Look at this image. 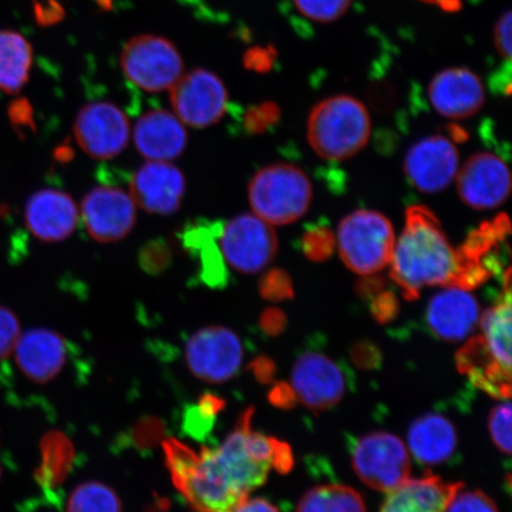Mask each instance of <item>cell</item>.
<instances>
[{"mask_svg":"<svg viewBox=\"0 0 512 512\" xmlns=\"http://www.w3.org/2000/svg\"><path fill=\"white\" fill-rule=\"evenodd\" d=\"M460 373L469 379L473 386L499 399H510L511 370L499 364L480 335L467 342L456 355Z\"/></svg>","mask_w":512,"mask_h":512,"instance_id":"cb8c5ba5","label":"cell"},{"mask_svg":"<svg viewBox=\"0 0 512 512\" xmlns=\"http://www.w3.org/2000/svg\"><path fill=\"white\" fill-rule=\"evenodd\" d=\"M334 236L328 230H313L304 239V249L307 255L313 260L328 258L334 248Z\"/></svg>","mask_w":512,"mask_h":512,"instance_id":"8d00e7d4","label":"cell"},{"mask_svg":"<svg viewBox=\"0 0 512 512\" xmlns=\"http://www.w3.org/2000/svg\"><path fill=\"white\" fill-rule=\"evenodd\" d=\"M297 512H367L358 492L345 485H320L300 499Z\"/></svg>","mask_w":512,"mask_h":512,"instance_id":"83f0119b","label":"cell"},{"mask_svg":"<svg viewBox=\"0 0 512 512\" xmlns=\"http://www.w3.org/2000/svg\"><path fill=\"white\" fill-rule=\"evenodd\" d=\"M371 310H373V315L379 322H388L398 313V302H396L393 294L382 293L375 299L373 309Z\"/></svg>","mask_w":512,"mask_h":512,"instance_id":"f35d334b","label":"cell"},{"mask_svg":"<svg viewBox=\"0 0 512 512\" xmlns=\"http://www.w3.org/2000/svg\"><path fill=\"white\" fill-rule=\"evenodd\" d=\"M187 181L183 172L170 162H152L134 172L130 195L136 206L147 213L169 216L182 206Z\"/></svg>","mask_w":512,"mask_h":512,"instance_id":"e0dca14e","label":"cell"},{"mask_svg":"<svg viewBox=\"0 0 512 512\" xmlns=\"http://www.w3.org/2000/svg\"><path fill=\"white\" fill-rule=\"evenodd\" d=\"M10 117L12 121H14V124L19 126H34V118H32L31 107L29 102L25 100H18L16 104L11 107Z\"/></svg>","mask_w":512,"mask_h":512,"instance_id":"60d3db41","label":"cell"},{"mask_svg":"<svg viewBox=\"0 0 512 512\" xmlns=\"http://www.w3.org/2000/svg\"><path fill=\"white\" fill-rule=\"evenodd\" d=\"M371 119L367 107L354 96L335 95L313 107L307 120V139L319 157L345 160L369 142Z\"/></svg>","mask_w":512,"mask_h":512,"instance_id":"3957f363","label":"cell"},{"mask_svg":"<svg viewBox=\"0 0 512 512\" xmlns=\"http://www.w3.org/2000/svg\"><path fill=\"white\" fill-rule=\"evenodd\" d=\"M261 325L266 332L275 334V332H279L284 329L285 316L283 315V312L279 310H268L261 318Z\"/></svg>","mask_w":512,"mask_h":512,"instance_id":"b9f144b4","label":"cell"},{"mask_svg":"<svg viewBox=\"0 0 512 512\" xmlns=\"http://www.w3.org/2000/svg\"><path fill=\"white\" fill-rule=\"evenodd\" d=\"M185 362L198 380L222 383L239 373L243 347L234 331L210 325L192 334L185 344Z\"/></svg>","mask_w":512,"mask_h":512,"instance_id":"9c48e42d","label":"cell"},{"mask_svg":"<svg viewBox=\"0 0 512 512\" xmlns=\"http://www.w3.org/2000/svg\"><path fill=\"white\" fill-rule=\"evenodd\" d=\"M278 117L279 111L274 104H262L249 108L245 114L246 130L255 134L265 132Z\"/></svg>","mask_w":512,"mask_h":512,"instance_id":"d590c367","label":"cell"},{"mask_svg":"<svg viewBox=\"0 0 512 512\" xmlns=\"http://www.w3.org/2000/svg\"><path fill=\"white\" fill-rule=\"evenodd\" d=\"M352 0H293L305 18L317 23H332L347 14Z\"/></svg>","mask_w":512,"mask_h":512,"instance_id":"f546056e","label":"cell"},{"mask_svg":"<svg viewBox=\"0 0 512 512\" xmlns=\"http://www.w3.org/2000/svg\"><path fill=\"white\" fill-rule=\"evenodd\" d=\"M253 409L220 446L200 452L171 439L165 441L166 465L185 501L197 512H232L266 482L272 469H292L291 448L252 430Z\"/></svg>","mask_w":512,"mask_h":512,"instance_id":"6da1fadb","label":"cell"},{"mask_svg":"<svg viewBox=\"0 0 512 512\" xmlns=\"http://www.w3.org/2000/svg\"><path fill=\"white\" fill-rule=\"evenodd\" d=\"M31 66L30 43L16 31L0 30V92H21L29 81Z\"/></svg>","mask_w":512,"mask_h":512,"instance_id":"484cf974","label":"cell"},{"mask_svg":"<svg viewBox=\"0 0 512 512\" xmlns=\"http://www.w3.org/2000/svg\"><path fill=\"white\" fill-rule=\"evenodd\" d=\"M393 224L375 210H356L339 224L336 245L344 265L358 275H374L390 264Z\"/></svg>","mask_w":512,"mask_h":512,"instance_id":"5b68a950","label":"cell"},{"mask_svg":"<svg viewBox=\"0 0 512 512\" xmlns=\"http://www.w3.org/2000/svg\"><path fill=\"white\" fill-rule=\"evenodd\" d=\"M259 291L268 300H283L293 293L290 278L281 270L267 272L260 280Z\"/></svg>","mask_w":512,"mask_h":512,"instance_id":"e575fe53","label":"cell"},{"mask_svg":"<svg viewBox=\"0 0 512 512\" xmlns=\"http://www.w3.org/2000/svg\"><path fill=\"white\" fill-rule=\"evenodd\" d=\"M80 220V211L67 192L43 189L31 195L25 206V223L36 239L60 242L70 238Z\"/></svg>","mask_w":512,"mask_h":512,"instance_id":"d6986e66","label":"cell"},{"mask_svg":"<svg viewBox=\"0 0 512 512\" xmlns=\"http://www.w3.org/2000/svg\"><path fill=\"white\" fill-rule=\"evenodd\" d=\"M392 279L408 300L427 286H459L460 260L437 216L424 206L407 209L405 227L395 242Z\"/></svg>","mask_w":512,"mask_h":512,"instance_id":"7a4b0ae2","label":"cell"},{"mask_svg":"<svg viewBox=\"0 0 512 512\" xmlns=\"http://www.w3.org/2000/svg\"><path fill=\"white\" fill-rule=\"evenodd\" d=\"M223 223L200 220L188 223L181 233L183 247L198 261V277L209 287L228 283V266L219 245Z\"/></svg>","mask_w":512,"mask_h":512,"instance_id":"7402d4cb","label":"cell"},{"mask_svg":"<svg viewBox=\"0 0 512 512\" xmlns=\"http://www.w3.org/2000/svg\"><path fill=\"white\" fill-rule=\"evenodd\" d=\"M457 432L452 422L439 414L416 419L408 431V445L414 458L424 465H440L453 456Z\"/></svg>","mask_w":512,"mask_h":512,"instance_id":"d4e9b609","label":"cell"},{"mask_svg":"<svg viewBox=\"0 0 512 512\" xmlns=\"http://www.w3.org/2000/svg\"><path fill=\"white\" fill-rule=\"evenodd\" d=\"M351 462L364 484L387 494L405 483L411 472L405 444L388 432L364 435L352 447Z\"/></svg>","mask_w":512,"mask_h":512,"instance_id":"52a82bcc","label":"cell"},{"mask_svg":"<svg viewBox=\"0 0 512 512\" xmlns=\"http://www.w3.org/2000/svg\"><path fill=\"white\" fill-rule=\"evenodd\" d=\"M292 393L312 411H326L343 399L347 380L341 366L330 357L307 351L294 363Z\"/></svg>","mask_w":512,"mask_h":512,"instance_id":"4fadbf2b","label":"cell"},{"mask_svg":"<svg viewBox=\"0 0 512 512\" xmlns=\"http://www.w3.org/2000/svg\"><path fill=\"white\" fill-rule=\"evenodd\" d=\"M170 91L177 118L190 127L213 126L227 111V88L210 70L198 68L183 74Z\"/></svg>","mask_w":512,"mask_h":512,"instance_id":"30bf717a","label":"cell"},{"mask_svg":"<svg viewBox=\"0 0 512 512\" xmlns=\"http://www.w3.org/2000/svg\"><path fill=\"white\" fill-rule=\"evenodd\" d=\"M21 335V326L15 313L0 306V362L14 352Z\"/></svg>","mask_w":512,"mask_h":512,"instance_id":"836d02e7","label":"cell"},{"mask_svg":"<svg viewBox=\"0 0 512 512\" xmlns=\"http://www.w3.org/2000/svg\"><path fill=\"white\" fill-rule=\"evenodd\" d=\"M489 430L495 445L505 454L511 453V405H498L490 414Z\"/></svg>","mask_w":512,"mask_h":512,"instance_id":"1f68e13d","label":"cell"},{"mask_svg":"<svg viewBox=\"0 0 512 512\" xmlns=\"http://www.w3.org/2000/svg\"><path fill=\"white\" fill-rule=\"evenodd\" d=\"M422 3L438 6L446 12H454L462 9L463 0H420Z\"/></svg>","mask_w":512,"mask_h":512,"instance_id":"f6af8a7d","label":"cell"},{"mask_svg":"<svg viewBox=\"0 0 512 512\" xmlns=\"http://www.w3.org/2000/svg\"><path fill=\"white\" fill-rule=\"evenodd\" d=\"M80 216L93 240L112 243L125 239L132 232L137 221V206L130 192L104 185L83 197Z\"/></svg>","mask_w":512,"mask_h":512,"instance_id":"7c38bea8","label":"cell"},{"mask_svg":"<svg viewBox=\"0 0 512 512\" xmlns=\"http://www.w3.org/2000/svg\"><path fill=\"white\" fill-rule=\"evenodd\" d=\"M172 259L174 254L171 246L162 238L146 242L138 254L140 268L149 275H160L169 270Z\"/></svg>","mask_w":512,"mask_h":512,"instance_id":"4dcf8cb0","label":"cell"},{"mask_svg":"<svg viewBox=\"0 0 512 512\" xmlns=\"http://www.w3.org/2000/svg\"><path fill=\"white\" fill-rule=\"evenodd\" d=\"M130 133L126 114L111 102H91L76 115V143L94 159L107 160L119 156L126 149Z\"/></svg>","mask_w":512,"mask_h":512,"instance_id":"8fae6325","label":"cell"},{"mask_svg":"<svg viewBox=\"0 0 512 512\" xmlns=\"http://www.w3.org/2000/svg\"><path fill=\"white\" fill-rule=\"evenodd\" d=\"M273 55L266 49L256 48L249 50L245 56V66L255 72L265 73L272 67Z\"/></svg>","mask_w":512,"mask_h":512,"instance_id":"ab89813d","label":"cell"},{"mask_svg":"<svg viewBox=\"0 0 512 512\" xmlns=\"http://www.w3.org/2000/svg\"><path fill=\"white\" fill-rule=\"evenodd\" d=\"M121 68L134 86L149 93L169 91L184 74L175 44L155 35H140L126 43Z\"/></svg>","mask_w":512,"mask_h":512,"instance_id":"8992f818","label":"cell"},{"mask_svg":"<svg viewBox=\"0 0 512 512\" xmlns=\"http://www.w3.org/2000/svg\"><path fill=\"white\" fill-rule=\"evenodd\" d=\"M511 11L508 10L498 19L494 29V43L503 59H511Z\"/></svg>","mask_w":512,"mask_h":512,"instance_id":"74e56055","label":"cell"},{"mask_svg":"<svg viewBox=\"0 0 512 512\" xmlns=\"http://www.w3.org/2000/svg\"><path fill=\"white\" fill-rule=\"evenodd\" d=\"M355 362L362 367H371L373 363L379 360V352L373 349L371 345H358L354 351Z\"/></svg>","mask_w":512,"mask_h":512,"instance_id":"ee69618b","label":"cell"},{"mask_svg":"<svg viewBox=\"0 0 512 512\" xmlns=\"http://www.w3.org/2000/svg\"><path fill=\"white\" fill-rule=\"evenodd\" d=\"M480 320L483 342L499 364L511 370V297H504L484 312Z\"/></svg>","mask_w":512,"mask_h":512,"instance_id":"4316f807","label":"cell"},{"mask_svg":"<svg viewBox=\"0 0 512 512\" xmlns=\"http://www.w3.org/2000/svg\"><path fill=\"white\" fill-rule=\"evenodd\" d=\"M428 99L435 111L448 119H467L485 102V88L472 70L453 67L441 70L428 86Z\"/></svg>","mask_w":512,"mask_h":512,"instance_id":"ac0fdd59","label":"cell"},{"mask_svg":"<svg viewBox=\"0 0 512 512\" xmlns=\"http://www.w3.org/2000/svg\"><path fill=\"white\" fill-rule=\"evenodd\" d=\"M55 157L59 162H69L70 159L74 157L73 149H70L67 145H62L57 147L55 152Z\"/></svg>","mask_w":512,"mask_h":512,"instance_id":"bcb514c9","label":"cell"},{"mask_svg":"<svg viewBox=\"0 0 512 512\" xmlns=\"http://www.w3.org/2000/svg\"><path fill=\"white\" fill-rule=\"evenodd\" d=\"M219 245L227 266L248 275L264 271L278 252L273 226L255 214H242L223 224Z\"/></svg>","mask_w":512,"mask_h":512,"instance_id":"ba28073f","label":"cell"},{"mask_svg":"<svg viewBox=\"0 0 512 512\" xmlns=\"http://www.w3.org/2000/svg\"><path fill=\"white\" fill-rule=\"evenodd\" d=\"M458 170L457 147L441 134L419 140L405 158L408 181L426 194L445 190L456 179Z\"/></svg>","mask_w":512,"mask_h":512,"instance_id":"9a60e30c","label":"cell"},{"mask_svg":"<svg viewBox=\"0 0 512 512\" xmlns=\"http://www.w3.org/2000/svg\"><path fill=\"white\" fill-rule=\"evenodd\" d=\"M312 197L309 177L291 164L265 166L248 185L253 213L271 226H285L302 219L311 207Z\"/></svg>","mask_w":512,"mask_h":512,"instance_id":"277c9868","label":"cell"},{"mask_svg":"<svg viewBox=\"0 0 512 512\" xmlns=\"http://www.w3.org/2000/svg\"><path fill=\"white\" fill-rule=\"evenodd\" d=\"M232 512H279L273 504L264 498L246 499Z\"/></svg>","mask_w":512,"mask_h":512,"instance_id":"7bdbcfd3","label":"cell"},{"mask_svg":"<svg viewBox=\"0 0 512 512\" xmlns=\"http://www.w3.org/2000/svg\"><path fill=\"white\" fill-rule=\"evenodd\" d=\"M446 512H498V509L495 502L482 491L459 490Z\"/></svg>","mask_w":512,"mask_h":512,"instance_id":"d6a6232c","label":"cell"},{"mask_svg":"<svg viewBox=\"0 0 512 512\" xmlns=\"http://www.w3.org/2000/svg\"><path fill=\"white\" fill-rule=\"evenodd\" d=\"M137 151L152 162H171L187 149L188 133L177 115L153 110L142 115L133 128Z\"/></svg>","mask_w":512,"mask_h":512,"instance_id":"44dd1931","label":"cell"},{"mask_svg":"<svg viewBox=\"0 0 512 512\" xmlns=\"http://www.w3.org/2000/svg\"><path fill=\"white\" fill-rule=\"evenodd\" d=\"M456 178L460 198L472 209L498 208L510 195V170L494 153L479 152L471 156L459 168Z\"/></svg>","mask_w":512,"mask_h":512,"instance_id":"5bb4252c","label":"cell"},{"mask_svg":"<svg viewBox=\"0 0 512 512\" xmlns=\"http://www.w3.org/2000/svg\"><path fill=\"white\" fill-rule=\"evenodd\" d=\"M67 512H123L114 490L98 482L83 483L70 495Z\"/></svg>","mask_w":512,"mask_h":512,"instance_id":"f1b7e54d","label":"cell"},{"mask_svg":"<svg viewBox=\"0 0 512 512\" xmlns=\"http://www.w3.org/2000/svg\"><path fill=\"white\" fill-rule=\"evenodd\" d=\"M462 483H447L437 476L407 479L388 492L380 512H446Z\"/></svg>","mask_w":512,"mask_h":512,"instance_id":"603a6c76","label":"cell"},{"mask_svg":"<svg viewBox=\"0 0 512 512\" xmlns=\"http://www.w3.org/2000/svg\"><path fill=\"white\" fill-rule=\"evenodd\" d=\"M14 352L19 370L28 380L47 384L67 369L75 349L57 332L40 328L21 335Z\"/></svg>","mask_w":512,"mask_h":512,"instance_id":"2e32d148","label":"cell"},{"mask_svg":"<svg viewBox=\"0 0 512 512\" xmlns=\"http://www.w3.org/2000/svg\"><path fill=\"white\" fill-rule=\"evenodd\" d=\"M426 313L428 328L446 342L464 341L480 319L477 299L469 290L453 286L435 294Z\"/></svg>","mask_w":512,"mask_h":512,"instance_id":"ffe728a7","label":"cell"}]
</instances>
